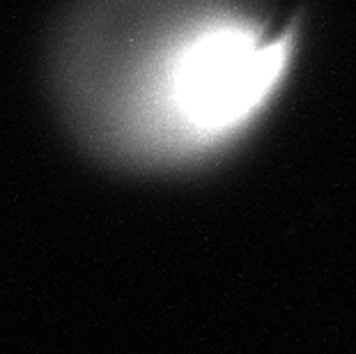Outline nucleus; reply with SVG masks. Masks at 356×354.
<instances>
[{"mask_svg": "<svg viewBox=\"0 0 356 354\" xmlns=\"http://www.w3.org/2000/svg\"><path fill=\"white\" fill-rule=\"evenodd\" d=\"M294 40L230 0H76L53 86L92 152L177 166L221 152L267 111Z\"/></svg>", "mask_w": 356, "mask_h": 354, "instance_id": "obj_1", "label": "nucleus"}]
</instances>
